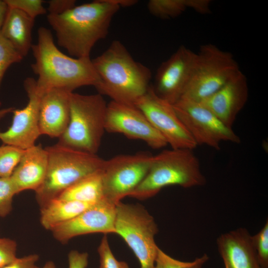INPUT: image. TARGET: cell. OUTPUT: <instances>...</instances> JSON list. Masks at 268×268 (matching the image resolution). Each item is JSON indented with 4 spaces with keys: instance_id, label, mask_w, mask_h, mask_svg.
<instances>
[{
    "instance_id": "obj_21",
    "label": "cell",
    "mask_w": 268,
    "mask_h": 268,
    "mask_svg": "<svg viewBox=\"0 0 268 268\" xmlns=\"http://www.w3.org/2000/svg\"><path fill=\"white\" fill-rule=\"evenodd\" d=\"M93 204L58 198L52 199L41 206L40 223L45 229L51 231Z\"/></svg>"
},
{
    "instance_id": "obj_3",
    "label": "cell",
    "mask_w": 268,
    "mask_h": 268,
    "mask_svg": "<svg viewBox=\"0 0 268 268\" xmlns=\"http://www.w3.org/2000/svg\"><path fill=\"white\" fill-rule=\"evenodd\" d=\"M92 62L99 78L96 88L112 101L134 104L150 85V69L135 61L120 41H113Z\"/></svg>"
},
{
    "instance_id": "obj_27",
    "label": "cell",
    "mask_w": 268,
    "mask_h": 268,
    "mask_svg": "<svg viewBox=\"0 0 268 268\" xmlns=\"http://www.w3.org/2000/svg\"><path fill=\"white\" fill-rule=\"evenodd\" d=\"M252 242L259 263L262 268H268V221L255 235Z\"/></svg>"
},
{
    "instance_id": "obj_39",
    "label": "cell",
    "mask_w": 268,
    "mask_h": 268,
    "mask_svg": "<svg viewBox=\"0 0 268 268\" xmlns=\"http://www.w3.org/2000/svg\"><path fill=\"white\" fill-rule=\"evenodd\" d=\"M42 268H57L55 264L52 261L47 262Z\"/></svg>"
},
{
    "instance_id": "obj_10",
    "label": "cell",
    "mask_w": 268,
    "mask_h": 268,
    "mask_svg": "<svg viewBox=\"0 0 268 268\" xmlns=\"http://www.w3.org/2000/svg\"><path fill=\"white\" fill-rule=\"evenodd\" d=\"M173 106L197 145H206L219 150L222 141L240 142V137L232 128L200 102L181 98Z\"/></svg>"
},
{
    "instance_id": "obj_22",
    "label": "cell",
    "mask_w": 268,
    "mask_h": 268,
    "mask_svg": "<svg viewBox=\"0 0 268 268\" xmlns=\"http://www.w3.org/2000/svg\"><path fill=\"white\" fill-rule=\"evenodd\" d=\"M57 198L90 204L99 202L104 198L101 170L77 182Z\"/></svg>"
},
{
    "instance_id": "obj_28",
    "label": "cell",
    "mask_w": 268,
    "mask_h": 268,
    "mask_svg": "<svg viewBox=\"0 0 268 268\" xmlns=\"http://www.w3.org/2000/svg\"><path fill=\"white\" fill-rule=\"evenodd\" d=\"M16 193L9 177H0V216L5 217L12 209V201Z\"/></svg>"
},
{
    "instance_id": "obj_13",
    "label": "cell",
    "mask_w": 268,
    "mask_h": 268,
    "mask_svg": "<svg viewBox=\"0 0 268 268\" xmlns=\"http://www.w3.org/2000/svg\"><path fill=\"white\" fill-rule=\"evenodd\" d=\"M23 85L28 102L22 109H14L10 127L4 132L0 131V140L4 144L25 150L34 146L41 135L39 127V112L41 95L37 90L36 80L27 77Z\"/></svg>"
},
{
    "instance_id": "obj_2",
    "label": "cell",
    "mask_w": 268,
    "mask_h": 268,
    "mask_svg": "<svg viewBox=\"0 0 268 268\" xmlns=\"http://www.w3.org/2000/svg\"><path fill=\"white\" fill-rule=\"evenodd\" d=\"M120 8L110 0H96L60 14H48L47 18L59 46L74 58L90 57L96 43L107 36Z\"/></svg>"
},
{
    "instance_id": "obj_32",
    "label": "cell",
    "mask_w": 268,
    "mask_h": 268,
    "mask_svg": "<svg viewBox=\"0 0 268 268\" xmlns=\"http://www.w3.org/2000/svg\"><path fill=\"white\" fill-rule=\"evenodd\" d=\"M39 257L33 254L17 259L9 264L1 268H40L37 266Z\"/></svg>"
},
{
    "instance_id": "obj_18",
    "label": "cell",
    "mask_w": 268,
    "mask_h": 268,
    "mask_svg": "<svg viewBox=\"0 0 268 268\" xmlns=\"http://www.w3.org/2000/svg\"><path fill=\"white\" fill-rule=\"evenodd\" d=\"M225 268H262L252 245V236L243 228L221 234L217 240Z\"/></svg>"
},
{
    "instance_id": "obj_25",
    "label": "cell",
    "mask_w": 268,
    "mask_h": 268,
    "mask_svg": "<svg viewBox=\"0 0 268 268\" xmlns=\"http://www.w3.org/2000/svg\"><path fill=\"white\" fill-rule=\"evenodd\" d=\"M24 57L0 32V87L9 67L21 62Z\"/></svg>"
},
{
    "instance_id": "obj_16",
    "label": "cell",
    "mask_w": 268,
    "mask_h": 268,
    "mask_svg": "<svg viewBox=\"0 0 268 268\" xmlns=\"http://www.w3.org/2000/svg\"><path fill=\"white\" fill-rule=\"evenodd\" d=\"M248 98L247 78L240 70L221 88L200 103L232 128Z\"/></svg>"
},
{
    "instance_id": "obj_24",
    "label": "cell",
    "mask_w": 268,
    "mask_h": 268,
    "mask_svg": "<svg viewBox=\"0 0 268 268\" xmlns=\"http://www.w3.org/2000/svg\"><path fill=\"white\" fill-rule=\"evenodd\" d=\"M25 150L4 144L0 146V177H9L19 163Z\"/></svg>"
},
{
    "instance_id": "obj_20",
    "label": "cell",
    "mask_w": 268,
    "mask_h": 268,
    "mask_svg": "<svg viewBox=\"0 0 268 268\" xmlns=\"http://www.w3.org/2000/svg\"><path fill=\"white\" fill-rule=\"evenodd\" d=\"M34 22L35 19L21 10L8 7L0 30L1 34L23 57L31 49L32 31Z\"/></svg>"
},
{
    "instance_id": "obj_5",
    "label": "cell",
    "mask_w": 268,
    "mask_h": 268,
    "mask_svg": "<svg viewBox=\"0 0 268 268\" xmlns=\"http://www.w3.org/2000/svg\"><path fill=\"white\" fill-rule=\"evenodd\" d=\"M45 148L48 154L47 173L42 185L35 191L40 207L81 179L101 170L105 161L96 154L58 144Z\"/></svg>"
},
{
    "instance_id": "obj_29",
    "label": "cell",
    "mask_w": 268,
    "mask_h": 268,
    "mask_svg": "<svg viewBox=\"0 0 268 268\" xmlns=\"http://www.w3.org/2000/svg\"><path fill=\"white\" fill-rule=\"evenodd\" d=\"M9 7L21 10L35 19L37 16L46 14L47 9L42 0H4Z\"/></svg>"
},
{
    "instance_id": "obj_9",
    "label": "cell",
    "mask_w": 268,
    "mask_h": 268,
    "mask_svg": "<svg viewBox=\"0 0 268 268\" xmlns=\"http://www.w3.org/2000/svg\"><path fill=\"white\" fill-rule=\"evenodd\" d=\"M153 156L140 152L105 160L101 169L104 198L117 204L129 196L146 175Z\"/></svg>"
},
{
    "instance_id": "obj_33",
    "label": "cell",
    "mask_w": 268,
    "mask_h": 268,
    "mask_svg": "<svg viewBox=\"0 0 268 268\" xmlns=\"http://www.w3.org/2000/svg\"><path fill=\"white\" fill-rule=\"evenodd\" d=\"M47 3L48 4L47 10L48 14H51L63 13L76 5L74 0H51Z\"/></svg>"
},
{
    "instance_id": "obj_6",
    "label": "cell",
    "mask_w": 268,
    "mask_h": 268,
    "mask_svg": "<svg viewBox=\"0 0 268 268\" xmlns=\"http://www.w3.org/2000/svg\"><path fill=\"white\" fill-rule=\"evenodd\" d=\"M107 107V103L99 93L82 95L72 92L68 125L57 144L96 154L105 131Z\"/></svg>"
},
{
    "instance_id": "obj_4",
    "label": "cell",
    "mask_w": 268,
    "mask_h": 268,
    "mask_svg": "<svg viewBox=\"0 0 268 268\" xmlns=\"http://www.w3.org/2000/svg\"><path fill=\"white\" fill-rule=\"evenodd\" d=\"M205 183L200 161L193 150L171 148L153 156L146 175L129 196L142 200L154 196L167 186L188 188Z\"/></svg>"
},
{
    "instance_id": "obj_15",
    "label": "cell",
    "mask_w": 268,
    "mask_h": 268,
    "mask_svg": "<svg viewBox=\"0 0 268 268\" xmlns=\"http://www.w3.org/2000/svg\"><path fill=\"white\" fill-rule=\"evenodd\" d=\"M116 204L105 198L78 215L51 230L54 238L62 243L79 235L115 233Z\"/></svg>"
},
{
    "instance_id": "obj_35",
    "label": "cell",
    "mask_w": 268,
    "mask_h": 268,
    "mask_svg": "<svg viewBox=\"0 0 268 268\" xmlns=\"http://www.w3.org/2000/svg\"><path fill=\"white\" fill-rule=\"evenodd\" d=\"M210 0H191V9L201 14L210 12Z\"/></svg>"
},
{
    "instance_id": "obj_7",
    "label": "cell",
    "mask_w": 268,
    "mask_h": 268,
    "mask_svg": "<svg viewBox=\"0 0 268 268\" xmlns=\"http://www.w3.org/2000/svg\"><path fill=\"white\" fill-rule=\"evenodd\" d=\"M240 70L231 53L212 44L203 45L196 53L190 79L180 99L200 102Z\"/></svg>"
},
{
    "instance_id": "obj_30",
    "label": "cell",
    "mask_w": 268,
    "mask_h": 268,
    "mask_svg": "<svg viewBox=\"0 0 268 268\" xmlns=\"http://www.w3.org/2000/svg\"><path fill=\"white\" fill-rule=\"evenodd\" d=\"M98 252L100 257L99 268H130L126 262L116 259L109 246L106 234L101 240Z\"/></svg>"
},
{
    "instance_id": "obj_37",
    "label": "cell",
    "mask_w": 268,
    "mask_h": 268,
    "mask_svg": "<svg viewBox=\"0 0 268 268\" xmlns=\"http://www.w3.org/2000/svg\"><path fill=\"white\" fill-rule=\"evenodd\" d=\"M110 1L120 7H130L138 2L136 0H110Z\"/></svg>"
},
{
    "instance_id": "obj_14",
    "label": "cell",
    "mask_w": 268,
    "mask_h": 268,
    "mask_svg": "<svg viewBox=\"0 0 268 268\" xmlns=\"http://www.w3.org/2000/svg\"><path fill=\"white\" fill-rule=\"evenodd\" d=\"M196 53L180 46L158 67L152 86L156 94L172 104L182 96L190 79Z\"/></svg>"
},
{
    "instance_id": "obj_38",
    "label": "cell",
    "mask_w": 268,
    "mask_h": 268,
    "mask_svg": "<svg viewBox=\"0 0 268 268\" xmlns=\"http://www.w3.org/2000/svg\"><path fill=\"white\" fill-rule=\"evenodd\" d=\"M14 108L13 107L5 108L0 110V120L4 118L10 113H12Z\"/></svg>"
},
{
    "instance_id": "obj_1",
    "label": "cell",
    "mask_w": 268,
    "mask_h": 268,
    "mask_svg": "<svg viewBox=\"0 0 268 268\" xmlns=\"http://www.w3.org/2000/svg\"><path fill=\"white\" fill-rule=\"evenodd\" d=\"M35 62L32 70L38 78L36 87L41 95L54 88L73 92L84 86L95 88L99 82L98 75L90 57L73 58L59 50L51 31L44 27L38 30V40L31 49Z\"/></svg>"
},
{
    "instance_id": "obj_36",
    "label": "cell",
    "mask_w": 268,
    "mask_h": 268,
    "mask_svg": "<svg viewBox=\"0 0 268 268\" xmlns=\"http://www.w3.org/2000/svg\"><path fill=\"white\" fill-rule=\"evenodd\" d=\"M8 9V5L4 0H0V30L4 21Z\"/></svg>"
},
{
    "instance_id": "obj_17",
    "label": "cell",
    "mask_w": 268,
    "mask_h": 268,
    "mask_svg": "<svg viewBox=\"0 0 268 268\" xmlns=\"http://www.w3.org/2000/svg\"><path fill=\"white\" fill-rule=\"evenodd\" d=\"M71 93L54 88L41 95L39 112L41 134L59 138L64 133L69 121Z\"/></svg>"
},
{
    "instance_id": "obj_31",
    "label": "cell",
    "mask_w": 268,
    "mask_h": 268,
    "mask_svg": "<svg viewBox=\"0 0 268 268\" xmlns=\"http://www.w3.org/2000/svg\"><path fill=\"white\" fill-rule=\"evenodd\" d=\"M17 243L8 238H0V268L12 263L17 259Z\"/></svg>"
},
{
    "instance_id": "obj_12",
    "label": "cell",
    "mask_w": 268,
    "mask_h": 268,
    "mask_svg": "<svg viewBox=\"0 0 268 268\" xmlns=\"http://www.w3.org/2000/svg\"><path fill=\"white\" fill-rule=\"evenodd\" d=\"M105 131L142 140L153 149L161 148L167 145L164 138L134 104L114 101L108 103Z\"/></svg>"
},
{
    "instance_id": "obj_23",
    "label": "cell",
    "mask_w": 268,
    "mask_h": 268,
    "mask_svg": "<svg viewBox=\"0 0 268 268\" xmlns=\"http://www.w3.org/2000/svg\"><path fill=\"white\" fill-rule=\"evenodd\" d=\"M147 7L153 16L169 19L177 17L190 8V0H150Z\"/></svg>"
},
{
    "instance_id": "obj_8",
    "label": "cell",
    "mask_w": 268,
    "mask_h": 268,
    "mask_svg": "<svg viewBox=\"0 0 268 268\" xmlns=\"http://www.w3.org/2000/svg\"><path fill=\"white\" fill-rule=\"evenodd\" d=\"M115 230L133 251L141 268H154L159 248L154 240L158 228L153 217L144 207L118 202L116 205Z\"/></svg>"
},
{
    "instance_id": "obj_34",
    "label": "cell",
    "mask_w": 268,
    "mask_h": 268,
    "mask_svg": "<svg viewBox=\"0 0 268 268\" xmlns=\"http://www.w3.org/2000/svg\"><path fill=\"white\" fill-rule=\"evenodd\" d=\"M68 268H86L88 264V254L71 250L68 254Z\"/></svg>"
},
{
    "instance_id": "obj_19",
    "label": "cell",
    "mask_w": 268,
    "mask_h": 268,
    "mask_svg": "<svg viewBox=\"0 0 268 268\" xmlns=\"http://www.w3.org/2000/svg\"><path fill=\"white\" fill-rule=\"evenodd\" d=\"M48 164V152L41 145L25 149L10 176L16 194L25 190L37 191L44 182Z\"/></svg>"
},
{
    "instance_id": "obj_11",
    "label": "cell",
    "mask_w": 268,
    "mask_h": 268,
    "mask_svg": "<svg viewBox=\"0 0 268 268\" xmlns=\"http://www.w3.org/2000/svg\"><path fill=\"white\" fill-rule=\"evenodd\" d=\"M172 149H194L197 144L178 117L173 104L161 98L150 85L134 103Z\"/></svg>"
},
{
    "instance_id": "obj_26",
    "label": "cell",
    "mask_w": 268,
    "mask_h": 268,
    "mask_svg": "<svg viewBox=\"0 0 268 268\" xmlns=\"http://www.w3.org/2000/svg\"><path fill=\"white\" fill-rule=\"evenodd\" d=\"M208 258L205 254L192 262L181 261L168 255L159 248L154 268H201Z\"/></svg>"
}]
</instances>
